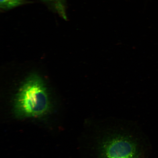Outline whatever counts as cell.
I'll return each instance as SVG.
<instances>
[{"label":"cell","mask_w":158,"mask_h":158,"mask_svg":"<svg viewBox=\"0 0 158 158\" xmlns=\"http://www.w3.org/2000/svg\"><path fill=\"white\" fill-rule=\"evenodd\" d=\"M23 0H0V6L2 9H9L20 5Z\"/></svg>","instance_id":"3957f363"},{"label":"cell","mask_w":158,"mask_h":158,"mask_svg":"<svg viewBox=\"0 0 158 158\" xmlns=\"http://www.w3.org/2000/svg\"><path fill=\"white\" fill-rule=\"evenodd\" d=\"M101 147L103 158H138L139 156L137 145L127 137L118 135L110 137Z\"/></svg>","instance_id":"7a4b0ae2"},{"label":"cell","mask_w":158,"mask_h":158,"mask_svg":"<svg viewBox=\"0 0 158 158\" xmlns=\"http://www.w3.org/2000/svg\"><path fill=\"white\" fill-rule=\"evenodd\" d=\"M49 100L44 83L36 75L30 77L20 89L15 102L17 114L23 117L40 116L46 113Z\"/></svg>","instance_id":"6da1fadb"}]
</instances>
